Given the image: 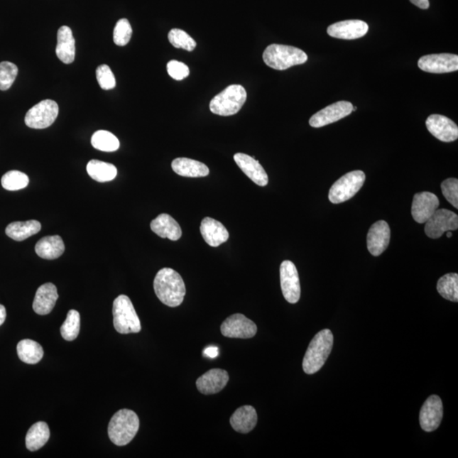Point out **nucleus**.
Segmentation results:
<instances>
[{
    "mask_svg": "<svg viewBox=\"0 0 458 458\" xmlns=\"http://www.w3.org/2000/svg\"><path fill=\"white\" fill-rule=\"evenodd\" d=\"M154 290L160 302L170 307L180 305L186 294V287L180 274L168 268L160 269L157 273Z\"/></svg>",
    "mask_w": 458,
    "mask_h": 458,
    "instance_id": "obj_1",
    "label": "nucleus"
},
{
    "mask_svg": "<svg viewBox=\"0 0 458 458\" xmlns=\"http://www.w3.org/2000/svg\"><path fill=\"white\" fill-rule=\"evenodd\" d=\"M333 346L334 335L331 330L324 329L314 336L304 356V372L307 374L317 373L325 364Z\"/></svg>",
    "mask_w": 458,
    "mask_h": 458,
    "instance_id": "obj_2",
    "label": "nucleus"
},
{
    "mask_svg": "<svg viewBox=\"0 0 458 458\" xmlns=\"http://www.w3.org/2000/svg\"><path fill=\"white\" fill-rule=\"evenodd\" d=\"M139 429V418L132 410L121 409L111 418L108 426L109 438L116 446L132 442Z\"/></svg>",
    "mask_w": 458,
    "mask_h": 458,
    "instance_id": "obj_3",
    "label": "nucleus"
},
{
    "mask_svg": "<svg viewBox=\"0 0 458 458\" xmlns=\"http://www.w3.org/2000/svg\"><path fill=\"white\" fill-rule=\"evenodd\" d=\"M263 58L268 67L278 71L289 69L294 65H302L307 61V55L293 46L273 45L267 47Z\"/></svg>",
    "mask_w": 458,
    "mask_h": 458,
    "instance_id": "obj_4",
    "label": "nucleus"
},
{
    "mask_svg": "<svg viewBox=\"0 0 458 458\" xmlns=\"http://www.w3.org/2000/svg\"><path fill=\"white\" fill-rule=\"evenodd\" d=\"M246 99V91L243 86L230 85L212 99L210 110L218 116H233L241 110Z\"/></svg>",
    "mask_w": 458,
    "mask_h": 458,
    "instance_id": "obj_5",
    "label": "nucleus"
},
{
    "mask_svg": "<svg viewBox=\"0 0 458 458\" xmlns=\"http://www.w3.org/2000/svg\"><path fill=\"white\" fill-rule=\"evenodd\" d=\"M113 324L122 334L141 332V320L129 296L121 295L113 302Z\"/></svg>",
    "mask_w": 458,
    "mask_h": 458,
    "instance_id": "obj_6",
    "label": "nucleus"
},
{
    "mask_svg": "<svg viewBox=\"0 0 458 458\" xmlns=\"http://www.w3.org/2000/svg\"><path fill=\"white\" fill-rule=\"evenodd\" d=\"M366 175L363 171H353L336 181L331 187L329 194L330 202L339 204L347 202L364 186Z\"/></svg>",
    "mask_w": 458,
    "mask_h": 458,
    "instance_id": "obj_7",
    "label": "nucleus"
},
{
    "mask_svg": "<svg viewBox=\"0 0 458 458\" xmlns=\"http://www.w3.org/2000/svg\"><path fill=\"white\" fill-rule=\"evenodd\" d=\"M59 115L58 104L51 99L43 100L31 108L25 117V124L33 129H45L54 124Z\"/></svg>",
    "mask_w": 458,
    "mask_h": 458,
    "instance_id": "obj_8",
    "label": "nucleus"
},
{
    "mask_svg": "<svg viewBox=\"0 0 458 458\" xmlns=\"http://www.w3.org/2000/svg\"><path fill=\"white\" fill-rule=\"evenodd\" d=\"M425 234L430 239H439L448 231L458 228V217L447 209H437L425 222Z\"/></svg>",
    "mask_w": 458,
    "mask_h": 458,
    "instance_id": "obj_9",
    "label": "nucleus"
},
{
    "mask_svg": "<svg viewBox=\"0 0 458 458\" xmlns=\"http://www.w3.org/2000/svg\"><path fill=\"white\" fill-rule=\"evenodd\" d=\"M221 332L225 337L250 339L256 334L257 327L254 322L243 314L236 313L222 322Z\"/></svg>",
    "mask_w": 458,
    "mask_h": 458,
    "instance_id": "obj_10",
    "label": "nucleus"
},
{
    "mask_svg": "<svg viewBox=\"0 0 458 458\" xmlns=\"http://www.w3.org/2000/svg\"><path fill=\"white\" fill-rule=\"evenodd\" d=\"M280 283L283 298L288 302L298 303L300 298V278L298 268L290 261H283L280 266Z\"/></svg>",
    "mask_w": 458,
    "mask_h": 458,
    "instance_id": "obj_11",
    "label": "nucleus"
},
{
    "mask_svg": "<svg viewBox=\"0 0 458 458\" xmlns=\"http://www.w3.org/2000/svg\"><path fill=\"white\" fill-rule=\"evenodd\" d=\"M352 111V104L342 100V102L330 104L317 112L310 119L309 124L312 128H322V126L343 119L344 117L351 114Z\"/></svg>",
    "mask_w": 458,
    "mask_h": 458,
    "instance_id": "obj_12",
    "label": "nucleus"
},
{
    "mask_svg": "<svg viewBox=\"0 0 458 458\" xmlns=\"http://www.w3.org/2000/svg\"><path fill=\"white\" fill-rule=\"evenodd\" d=\"M422 71L429 73H448L458 70V56L453 54H434L422 56L418 62Z\"/></svg>",
    "mask_w": 458,
    "mask_h": 458,
    "instance_id": "obj_13",
    "label": "nucleus"
},
{
    "mask_svg": "<svg viewBox=\"0 0 458 458\" xmlns=\"http://www.w3.org/2000/svg\"><path fill=\"white\" fill-rule=\"evenodd\" d=\"M443 418V404L440 396L433 395L425 400L421 408L420 422L422 430L433 432L438 429Z\"/></svg>",
    "mask_w": 458,
    "mask_h": 458,
    "instance_id": "obj_14",
    "label": "nucleus"
},
{
    "mask_svg": "<svg viewBox=\"0 0 458 458\" xmlns=\"http://www.w3.org/2000/svg\"><path fill=\"white\" fill-rule=\"evenodd\" d=\"M426 126L430 133L440 141L450 143L458 138L457 125L447 116L431 115L426 120Z\"/></svg>",
    "mask_w": 458,
    "mask_h": 458,
    "instance_id": "obj_15",
    "label": "nucleus"
},
{
    "mask_svg": "<svg viewBox=\"0 0 458 458\" xmlns=\"http://www.w3.org/2000/svg\"><path fill=\"white\" fill-rule=\"evenodd\" d=\"M440 200L430 192H421L414 195L412 216L418 224H425L439 208Z\"/></svg>",
    "mask_w": 458,
    "mask_h": 458,
    "instance_id": "obj_16",
    "label": "nucleus"
},
{
    "mask_svg": "<svg viewBox=\"0 0 458 458\" xmlns=\"http://www.w3.org/2000/svg\"><path fill=\"white\" fill-rule=\"evenodd\" d=\"M330 37L346 40L363 38L369 32V25L361 20H347L330 25L327 30Z\"/></svg>",
    "mask_w": 458,
    "mask_h": 458,
    "instance_id": "obj_17",
    "label": "nucleus"
},
{
    "mask_svg": "<svg viewBox=\"0 0 458 458\" xmlns=\"http://www.w3.org/2000/svg\"><path fill=\"white\" fill-rule=\"evenodd\" d=\"M391 229L386 221L375 222L369 231L366 243L371 255L378 256L389 246Z\"/></svg>",
    "mask_w": 458,
    "mask_h": 458,
    "instance_id": "obj_18",
    "label": "nucleus"
},
{
    "mask_svg": "<svg viewBox=\"0 0 458 458\" xmlns=\"http://www.w3.org/2000/svg\"><path fill=\"white\" fill-rule=\"evenodd\" d=\"M229 381L228 372L224 369H213L200 376L196 381V386L204 395L217 394L224 389Z\"/></svg>",
    "mask_w": 458,
    "mask_h": 458,
    "instance_id": "obj_19",
    "label": "nucleus"
},
{
    "mask_svg": "<svg viewBox=\"0 0 458 458\" xmlns=\"http://www.w3.org/2000/svg\"><path fill=\"white\" fill-rule=\"evenodd\" d=\"M234 159L242 172L256 185L261 187L268 185V174L263 165L254 157L244 154V153H237L234 155Z\"/></svg>",
    "mask_w": 458,
    "mask_h": 458,
    "instance_id": "obj_20",
    "label": "nucleus"
},
{
    "mask_svg": "<svg viewBox=\"0 0 458 458\" xmlns=\"http://www.w3.org/2000/svg\"><path fill=\"white\" fill-rule=\"evenodd\" d=\"M59 295L56 286L51 283L38 288L33 300V308L38 315H47L54 309Z\"/></svg>",
    "mask_w": 458,
    "mask_h": 458,
    "instance_id": "obj_21",
    "label": "nucleus"
},
{
    "mask_svg": "<svg viewBox=\"0 0 458 458\" xmlns=\"http://www.w3.org/2000/svg\"><path fill=\"white\" fill-rule=\"evenodd\" d=\"M200 233L209 246L217 247L228 241L229 234L224 225L212 217H205L200 224Z\"/></svg>",
    "mask_w": 458,
    "mask_h": 458,
    "instance_id": "obj_22",
    "label": "nucleus"
},
{
    "mask_svg": "<svg viewBox=\"0 0 458 458\" xmlns=\"http://www.w3.org/2000/svg\"><path fill=\"white\" fill-rule=\"evenodd\" d=\"M76 43L72 31L67 26H63L58 30L56 55L65 64H71L75 60Z\"/></svg>",
    "mask_w": 458,
    "mask_h": 458,
    "instance_id": "obj_23",
    "label": "nucleus"
},
{
    "mask_svg": "<svg viewBox=\"0 0 458 458\" xmlns=\"http://www.w3.org/2000/svg\"><path fill=\"white\" fill-rule=\"evenodd\" d=\"M151 229L160 238H168L170 241H177L182 236L180 224L168 214H160L151 222Z\"/></svg>",
    "mask_w": 458,
    "mask_h": 458,
    "instance_id": "obj_24",
    "label": "nucleus"
},
{
    "mask_svg": "<svg viewBox=\"0 0 458 458\" xmlns=\"http://www.w3.org/2000/svg\"><path fill=\"white\" fill-rule=\"evenodd\" d=\"M257 424V413L251 405H243L234 412L230 418V425L235 431L248 434Z\"/></svg>",
    "mask_w": 458,
    "mask_h": 458,
    "instance_id": "obj_25",
    "label": "nucleus"
},
{
    "mask_svg": "<svg viewBox=\"0 0 458 458\" xmlns=\"http://www.w3.org/2000/svg\"><path fill=\"white\" fill-rule=\"evenodd\" d=\"M172 168L178 175L187 178L207 177L210 173L207 165L189 158H177L172 163Z\"/></svg>",
    "mask_w": 458,
    "mask_h": 458,
    "instance_id": "obj_26",
    "label": "nucleus"
},
{
    "mask_svg": "<svg viewBox=\"0 0 458 458\" xmlns=\"http://www.w3.org/2000/svg\"><path fill=\"white\" fill-rule=\"evenodd\" d=\"M35 251L43 259H58L65 251L63 239L59 235L43 238L36 244Z\"/></svg>",
    "mask_w": 458,
    "mask_h": 458,
    "instance_id": "obj_27",
    "label": "nucleus"
},
{
    "mask_svg": "<svg viewBox=\"0 0 458 458\" xmlns=\"http://www.w3.org/2000/svg\"><path fill=\"white\" fill-rule=\"evenodd\" d=\"M41 229V224L36 220L14 222L6 227V234L8 237L16 241H23Z\"/></svg>",
    "mask_w": 458,
    "mask_h": 458,
    "instance_id": "obj_28",
    "label": "nucleus"
},
{
    "mask_svg": "<svg viewBox=\"0 0 458 458\" xmlns=\"http://www.w3.org/2000/svg\"><path fill=\"white\" fill-rule=\"evenodd\" d=\"M50 427L45 422H38L30 427L26 436V447L31 452L42 448L49 440Z\"/></svg>",
    "mask_w": 458,
    "mask_h": 458,
    "instance_id": "obj_29",
    "label": "nucleus"
},
{
    "mask_svg": "<svg viewBox=\"0 0 458 458\" xmlns=\"http://www.w3.org/2000/svg\"><path fill=\"white\" fill-rule=\"evenodd\" d=\"M17 354L23 363L36 364L42 360L43 350L41 344L34 340L23 339L17 344Z\"/></svg>",
    "mask_w": 458,
    "mask_h": 458,
    "instance_id": "obj_30",
    "label": "nucleus"
},
{
    "mask_svg": "<svg viewBox=\"0 0 458 458\" xmlns=\"http://www.w3.org/2000/svg\"><path fill=\"white\" fill-rule=\"evenodd\" d=\"M87 172L90 178L99 182L111 181L117 175L114 165L99 160H91L87 165Z\"/></svg>",
    "mask_w": 458,
    "mask_h": 458,
    "instance_id": "obj_31",
    "label": "nucleus"
},
{
    "mask_svg": "<svg viewBox=\"0 0 458 458\" xmlns=\"http://www.w3.org/2000/svg\"><path fill=\"white\" fill-rule=\"evenodd\" d=\"M91 143L96 150L104 152H114L120 147L119 139L106 130L95 132L92 136Z\"/></svg>",
    "mask_w": 458,
    "mask_h": 458,
    "instance_id": "obj_32",
    "label": "nucleus"
},
{
    "mask_svg": "<svg viewBox=\"0 0 458 458\" xmlns=\"http://www.w3.org/2000/svg\"><path fill=\"white\" fill-rule=\"evenodd\" d=\"M437 290L443 298L450 302H458V275L448 273L439 279Z\"/></svg>",
    "mask_w": 458,
    "mask_h": 458,
    "instance_id": "obj_33",
    "label": "nucleus"
},
{
    "mask_svg": "<svg viewBox=\"0 0 458 458\" xmlns=\"http://www.w3.org/2000/svg\"><path fill=\"white\" fill-rule=\"evenodd\" d=\"M80 332V314L76 310H70L67 320L60 328V334L67 342L76 339Z\"/></svg>",
    "mask_w": 458,
    "mask_h": 458,
    "instance_id": "obj_34",
    "label": "nucleus"
},
{
    "mask_svg": "<svg viewBox=\"0 0 458 458\" xmlns=\"http://www.w3.org/2000/svg\"><path fill=\"white\" fill-rule=\"evenodd\" d=\"M29 178L27 174L20 171H10L1 178V185L4 190L16 191L25 189L28 185Z\"/></svg>",
    "mask_w": 458,
    "mask_h": 458,
    "instance_id": "obj_35",
    "label": "nucleus"
},
{
    "mask_svg": "<svg viewBox=\"0 0 458 458\" xmlns=\"http://www.w3.org/2000/svg\"><path fill=\"white\" fill-rule=\"evenodd\" d=\"M168 39L173 46L177 49H182L187 51H193L196 48V42L185 31L174 28L170 31Z\"/></svg>",
    "mask_w": 458,
    "mask_h": 458,
    "instance_id": "obj_36",
    "label": "nucleus"
},
{
    "mask_svg": "<svg viewBox=\"0 0 458 458\" xmlns=\"http://www.w3.org/2000/svg\"><path fill=\"white\" fill-rule=\"evenodd\" d=\"M18 74V68L15 64L3 61L0 63V90L6 91L11 88Z\"/></svg>",
    "mask_w": 458,
    "mask_h": 458,
    "instance_id": "obj_37",
    "label": "nucleus"
},
{
    "mask_svg": "<svg viewBox=\"0 0 458 458\" xmlns=\"http://www.w3.org/2000/svg\"><path fill=\"white\" fill-rule=\"evenodd\" d=\"M133 29L128 19H121L117 21L113 33V40L116 45L125 46L128 45L132 38Z\"/></svg>",
    "mask_w": 458,
    "mask_h": 458,
    "instance_id": "obj_38",
    "label": "nucleus"
},
{
    "mask_svg": "<svg viewBox=\"0 0 458 458\" xmlns=\"http://www.w3.org/2000/svg\"><path fill=\"white\" fill-rule=\"evenodd\" d=\"M96 77L100 88L104 90H111L116 87V78L110 67L102 65L96 70Z\"/></svg>",
    "mask_w": 458,
    "mask_h": 458,
    "instance_id": "obj_39",
    "label": "nucleus"
},
{
    "mask_svg": "<svg viewBox=\"0 0 458 458\" xmlns=\"http://www.w3.org/2000/svg\"><path fill=\"white\" fill-rule=\"evenodd\" d=\"M442 190L445 198L455 208H458V180L448 178L442 183Z\"/></svg>",
    "mask_w": 458,
    "mask_h": 458,
    "instance_id": "obj_40",
    "label": "nucleus"
},
{
    "mask_svg": "<svg viewBox=\"0 0 458 458\" xmlns=\"http://www.w3.org/2000/svg\"><path fill=\"white\" fill-rule=\"evenodd\" d=\"M167 68L170 77L178 81L185 80L190 75V68L185 63L180 62V61H169Z\"/></svg>",
    "mask_w": 458,
    "mask_h": 458,
    "instance_id": "obj_41",
    "label": "nucleus"
},
{
    "mask_svg": "<svg viewBox=\"0 0 458 458\" xmlns=\"http://www.w3.org/2000/svg\"><path fill=\"white\" fill-rule=\"evenodd\" d=\"M203 354L205 356L209 357V359H216L218 356V348L216 347H208L205 349Z\"/></svg>",
    "mask_w": 458,
    "mask_h": 458,
    "instance_id": "obj_42",
    "label": "nucleus"
},
{
    "mask_svg": "<svg viewBox=\"0 0 458 458\" xmlns=\"http://www.w3.org/2000/svg\"><path fill=\"white\" fill-rule=\"evenodd\" d=\"M410 1H411L414 6L422 9V10H427V9L430 8L429 0H410Z\"/></svg>",
    "mask_w": 458,
    "mask_h": 458,
    "instance_id": "obj_43",
    "label": "nucleus"
},
{
    "mask_svg": "<svg viewBox=\"0 0 458 458\" xmlns=\"http://www.w3.org/2000/svg\"><path fill=\"white\" fill-rule=\"evenodd\" d=\"M6 318V309L3 305H0V326H1Z\"/></svg>",
    "mask_w": 458,
    "mask_h": 458,
    "instance_id": "obj_44",
    "label": "nucleus"
},
{
    "mask_svg": "<svg viewBox=\"0 0 458 458\" xmlns=\"http://www.w3.org/2000/svg\"><path fill=\"white\" fill-rule=\"evenodd\" d=\"M447 236V238H452V231H448Z\"/></svg>",
    "mask_w": 458,
    "mask_h": 458,
    "instance_id": "obj_45",
    "label": "nucleus"
},
{
    "mask_svg": "<svg viewBox=\"0 0 458 458\" xmlns=\"http://www.w3.org/2000/svg\"><path fill=\"white\" fill-rule=\"evenodd\" d=\"M356 107H353V111H356Z\"/></svg>",
    "mask_w": 458,
    "mask_h": 458,
    "instance_id": "obj_46",
    "label": "nucleus"
}]
</instances>
